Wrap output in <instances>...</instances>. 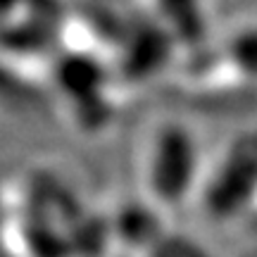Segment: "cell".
Returning <instances> with one entry per match:
<instances>
[{"mask_svg": "<svg viewBox=\"0 0 257 257\" xmlns=\"http://www.w3.org/2000/svg\"><path fill=\"white\" fill-rule=\"evenodd\" d=\"M198 174V146L181 124H162L143 155V186L155 205H179Z\"/></svg>", "mask_w": 257, "mask_h": 257, "instance_id": "cell-1", "label": "cell"}, {"mask_svg": "<svg viewBox=\"0 0 257 257\" xmlns=\"http://www.w3.org/2000/svg\"><path fill=\"white\" fill-rule=\"evenodd\" d=\"M226 60L245 79H257V24L238 29L226 43Z\"/></svg>", "mask_w": 257, "mask_h": 257, "instance_id": "cell-2", "label": "cell"}]
</instances>
